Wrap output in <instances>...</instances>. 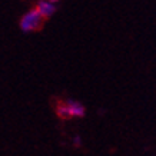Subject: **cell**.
<instances>
[{
  "mask_svg": "<svg viewBox=\"0 0 156 156\" xmlns=\"http://www.w3.org/2000/svg\"><path fill=\"white\" fill-rule=\"evenodd\" d=\"M50 2H56V0H50Z\"/></svg>",
  "mask_w": 156,
  "mask_h": 156,
  "instance_id": "4",
  "label": "cell"
},
{
  "mask_svg": "<svg viewBox=\"0 0 156 156\" xmlns=\"http://www.w3.org/2000/svg\"><path fill=\"white\" fill-rule=\"evenodd\" d=\"M36 9H37V12L42 14L44 19H46V17H50V16L55 13V2H50V0H42V2H39L37 3Z\"/></svg>",
  "mask_w": 156,
  "mask_h": 156,
  "instance_id": "3",
  "label": "cell"
},
{
  "mask_svg": "<svg viewBox=\"0 0 156 156\" xmlns=\"http://www.w3.org/2000/svg\"><path fill=\"white\" fill-rule=\"evenodd\" d=\"M43 19H44V17L39 13L37 9L29 10L27 13L23 14V17H22V20H20V27H22V30H24V32H33V30H37V29L42 26Z\"/></svg>",
  "mask_w": 156,
  "mask_h": 156,
  "instance_id": "2",
  "label": "cell"
},
{
  "mask_svg": "<svg viewBox=\"0 0 156 156\" xmlns=\"http://www.w3.org/2000/svg\"><path fill=\"white\" fill-rule=\"evenodd\" d=\"M57 115L62 119L82 118L85 115V108L76 100H63L57 105Z\"/></svg>",
  "mask_w": 156,
  "mask_h": 156,
  "instance_id": "1",
  "label": "cell"
}]
</instances>
